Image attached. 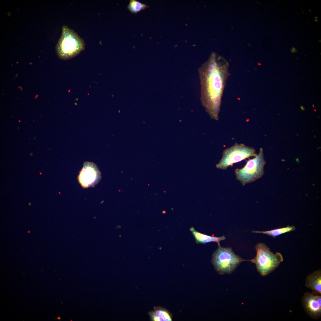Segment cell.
Returning <instances> with one entry per match:
<instances>
[{
  "label": "cell",
  "mask_w": 321,
  "mask_h": 321,
  "mask_svg": "<svg viewBox=\"0 0 321 321\" xmlns=\"http://www.w3.org/2000/svg\"><path fill=\"white\" fill-rule=\"evenodd\" d=\"M228 67L223 58L214 53L199 70L202 104L211 118L215 120L219 119L223 93L230 75Z\"/></svg>",
  "instance_id": "cell-1"
},
{
  "label": "cell",
  "mask_w": 321,
  "mask_h": 321,
  "mask_svg": "<svg viewBox=\"0 0 321 321\" xmlns=\"http://www.w3.org/2000/svg\"><path fill=\"white\" fill-rule=\"evenodd\" d=\"M85 45L83 39L77 33L66 26H63L61 36L56 46L59 58L66 60L76 56L84 49Z\"/></svg>",
  "instance_id": "cell-2"
},
{
  "label": "cell",
  "mask_w": 321,
  "mask_h": 321,
  "mask_svg": "<svg viewBox=\"0 0 321 321\" xmlns=\"http://www.w3.org/2000/svg\"><path fill=\"white\" fill-rule=\"evenodd\" d=\"M255 248L256 256L248 261L255 264L258 272L262 276H266L273 272L284 260L281 253H273L264 243H258Z\"/></svg>",
  "instance_id": "cell-3"
},
{
  "label": "cell",
  "mask_w": 321,
  "mask_h": 321,
  "mask_svg": "<svg viewBox=\"0 0 321 321\" xmlns=\"http://www.w3.org/2000/svg\"><path fill=\"white\" fill-rule=\"evenodd\" d=\"M248 261L236 255L231 248L219 245L212 255L211 262L218 273L224 275L230 274L241 262Z\"/></svg>",
  "instance_id": "cell-4"
},
{
  "label": "cell",
  "mask_w": 321,
  "mask_h": 321,
  "mask_svg": "<svg viewBox=\"0 0 321 321\" xmlns=\"http://www.w3.org/2000/svg\"><path fill=\"white\" fill-rule=\"evenodd\" d=\"M265 164L263 149L260 148L256 156L249 159L243 168L235 169L236 179L243 186L256 181L264 174Z\"/></svg>",
  "instance_id": "cell-5"
},
{
  "label": "cell",
  "mask_w": 321,
  "mask_h": 321,
  "mask_svg": "<svg viewBox=\"0 0 321 321\" xmlns=\"http://www.w3.org/2000/svg\"><path fill=\"white\" fill-rule=\"evenodd\" d=\"M257 154L252 147L243 144L236 143L232 147L224 150L221 158L216 165L217 168L226 169L233 164L251 157H256Z\"/></svg>",
  "instance_id": "cell-6"
},
{
  "label": "cell",
  "mask_w": 321,
  "mask_h": 321,
  "mask_svg": "<svg viewBox=\"0 0 321 321\" xmlns=\"http://www.w3.org/2000/svg\"><path fill=\"white\" fill-rule=\"evenodd\" d=\"M101 173L97 166L92 162H86L78 176V181L84 188L93 187L101 179Z\"/></svg>",
  "instance_id": "cell-7"
},
{
  "label": "cell",
  "mask_w": 321,
  "mask_h": 321,
  "mask_svg": "<svg viewBox=\"0 0 321 321\" xmlns=\"http://www.w3.org/2000/svg\"><path fill=\"white\" fill-rule=\"evenodd\" d=\"M302 306L310 317L318 320L321 317V295L305 292L301 299Z\"/></svg>",
  "instance_id": "cell-8"
},
{
  "label": "cell",
  "mask_w": 321,
  "mask_h": 321,
  "mask_svg": "<svg viewBox=\"0 0 321 321\" xmlns=\"http://www.w3.org/2000/svg\"><path fill=\"white\" fill-rule=\"evenodd\" d=\"M305 286L312 290V293L321 295V270L319 269L308 275L306 279Z\"/></svg>",
  "instance_id": "cell-9"
},
{
  "label": "cell",
  "mask_w": 321,
  "mask_h": 321,
  "mask_svg": "<svg viewBox=\"0 0 321 321\" xmlns=\"http://www.w3.org/2000/svg\"><path fill=\"white\" fill-rule=\"evenodd\" d=\"M153 309L148 313L150 321H172V314L166 309L158 306L154 307Z\"/></svg>",
  "instance_id": "cell-10"
},
{
  "label": "cell",
  "mask_w": 321,
  "mask_h": 321,
  "mask_svg": "<svg viewBox=\"0 0 321 321\" xmlns=\"http://www.w3.org/2000/svg\"><path fill=\"white\" fill-rule=\"evenodd\" d=\"M190 230L197 243L205 244L213 242L217 243L218 246H219L220 241L226 239L224 236L221 237H215L201 233L196 231L193 227H191Z\"/></svg>",
  "instance_id": "cell-11"
},
{
  "label": "cell",
  "mask_w": 321,
  "mask_h": 321,
  "mask_svg": "<svg viewBox=\"0 0 321 321\" xmlns=\"http://www.w3.org/2000/svg\"><path fill=\"white\" fill-rule=\"evenodd\" d=\"M295 228L294 226H288L285 227L279 228L270 230L266 231H254L253 233H262L275 238L276 237L281 234L295 230Z\"/></svg>",
  "instance_id": "cell-12"
},
{
  "label": "cell",
  "mask_w": 321,
  "mask_h": 321,
  "mask_svg": "<svg viewBox=\"0 0 321 321\" xmlns=\"http://www.w3.org/2000/svg\"><path fill=\"white\" fill-rule=\"evenodd\" d=\"M149 7V6L136 0H130L127 8L132 13L136 14Z\"/></svg>",
  "instance_id": "cell-13"
},
{
  "label": "cell",
  "mask_w": 321,
  "mask_h": 321,
  "mask_svg": "<svg viewBox=\"0 0 321 321\" xmlns=\"http://www.w3.org/2000/svg\"><path fill=\"white\" fill-rule=\"evenodd\" d=\"M291 52L292 53H294L295 52H296V50L295 49V48L293 47V48H292V49H291Z\"/></svg>",
  "instance_id": "cell-14"
},
{
  "label": "cell",
  "mask_w": 321,
  "mask_h": 321,
  "mask_svg": "<svg viewBox=\"0 0 321 321\" xmlns=\"http://www.w3.org/2000/svg\"><path fill=\"white\" fill-rule=\"evenodd\" d=\"M55 319H57L58 320H61V317H59V316H58V317H57L56 318H55Z\"/></svg>",
  "instance_id": "cell-15"
},
{
  "label": "cell",
  "mask_w": 321,
  "mask_h": 321,
  "mask_svg": "<svg viewBox=\"0 0 321 321\" xmlns=\"http://www.w3.org/2000/svg\"><path fill=\"white\" fill-rule=\"evenodd\" d=\"M40 174H42V173H40Z\"/></svg>",
  "instance_id": "cell-16"
}]
</instances>
